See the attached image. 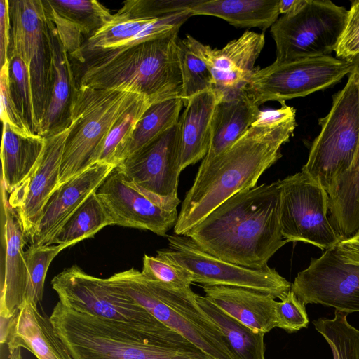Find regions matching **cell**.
<instances>
[{
	"mask_svg": "<svg viewBox=\"0 0 359 359\" xmlns=\"http://www.w3.org/2000/svg\"><path fill=\"white\" fill-rule=\"evenodd\" d=\"M295 109L285 103L262 111L258 119L226 150L201 162L181 205L176 235L184 236L212 210L236 194L251 189L282 156L297 126Z\"/></svg>",
	"mask_w": 359,
	"mask_h": 359,
	"instance_id": "1",
	"label": "cell"
},
{
	"mask_svg": "<svg viewBox=\"0 0 359 359\" xmlns=\"http://www.w3.org/2000/svg\"><path fill=\"white\" fill-rule=\"evenodd\" d=\"M302 170L326 191L330 221L341 239L359 230V97L353 76L332 97Z\"/></svg>",
	"mask_w": 359,
	"mask_h": 359,
	"instance_id": "2",
	"label": "cell"
},
{
	"mask_svg": "<svg viewBox=\"0 0 359 359\" xmlns=\"http://www.w3.org/2000/svg\"><path fill=\"white\" fill-rule=\"evenodd\" d=\"M280 201L278 182L255 186L224 201L184 236L222 260L265 268L288 243L281 232Z\"/></svg>",
	"mask_w": 359,
	"mask_h": 359,
	"instance_id": "3",
	"label": "cell"
},
{
	"mask_svg": "<svg viewBox=\"0 0 359 359\" xmlns=\"http://www.w3.org/2000/svg\"><path fill=\"white\" fill-rule=\"evenodd\" d=\"M50 319L73 359H213L164 325L151 327L82 313L58 302Z\"/></svg>",
	"mask_w": 359,
	"mask_h": 359,
	"instance_id": "4",
	"label": "cell"
},
{
	"mask_svg": "<svg viewBox=\"0 0 359 359\" xmlns=\"http://www.w3.org/2000/svg\"><path fill=\"white\" fill-rule=\"evenodd\" d=\"M178 32L130 46L82 52L74 72L76 85L128 91L153 104L181 98Z\"/></svg>",
	"mask_w": 359,
	"mask_h": 359,
	"instance_id": "5",
	"label": "cell"
},
{
	"mask_svg": "<svg viewBox=\"0 0 359 359\" xmlns=\"http://www.w3.org/2000/svg\"><path fill=\"white\" fill-rule=\"evenodd\" d=\"M142 95L76 85L72 95L59 186L98 163L106 138Z\"/></svg>",
	"mask_w": 359,
	"mask_h": 359,
	"instance_id": "6",
	"label": "cell"
},
{
	"mask_svg": "<svg viewBox=\"0 0 359 359\" xmlns=\"http://www.w3.org/2000/svg\"><path fill=\"white\" fill-rule=\"evenodd\" d=\"M348 11L328 0H304L271 27L278 62L330 55L344 27Z\"/></svg>",
	"mask_w": 359,
	"mask_h": 359,
	"instance_id": "7",
	"label": "cell"
},
{
	"mask_svg": "<svg viewBox=\"0 0 359 359\" xmlns=\"http://www.w3.org/2000/svg\"><path fill=\"white\" fill-rule=\"evenodd\" d=\"M353 69L352 60L331 55L278 62L255 69L243 90L257 106L269 101L281 104L306 97L339 83Z\"/></svg>",
	"mask_w": 359,
	"mask_h": 359,
	"instance_id": "8",
	"label": "cell"
},
{
	"mask_svg": "<svg viewBox=\"0 0 359 359\" xmlns=\"http://www.w3.org/2000/svg\"><path fill=\"white\" fill-rule=\"evenodd\" d=\"M8 4V59L18 57L28 67L40 128L50 102L53 81L47 11L42 0H12Z\"/></svg>",
	"mask_w": 359,
	"mask_h": 359,
	"instance_id": "9",
	"label": "cell"
},
{
	"mask_svg": "<svg viewBox=\"0 0 359 359\" xmlns=\"http://www.w3.org/2000/svg\"><path fill=\"white\" fill-rule=\"evenodd\" d=\"M278 182L283 238L324 250L334 248L341 238L330 221L329 197L324 188L304 170Z\"/></svg>",
	"mask_w": 359,
	"mask_h": 359,
	"instance_id": "10",
	"label": "cell"
},
{
	"mask_svg": "<svg viewBox=\"0 0 359 359\" xmlns=\"http://www.w3.org/2000/svg\"><path fill=\"white\" fill-rule=\"evenodd\" d=\"M165 236L169 248L158 250L157 255L188 270L194 283L243 287L279 299L291 290L292 283L269 266L260 269L241 266L206 252L186 236Z\"/></svg>",
	"mask_w": 359,
	"mask_h": 359,
	"instance_id": "11",
	"label": "cell"
},
{
	"mask_svg": "<svg viewBox=\"0 0 359 359\" xmlns=\"http://www.w3.org/2000/svg\"><path fill=\"white\" fill-rule=\"evenodd\" d=\"M51 285L59 302L77 312L140 325H165L108 278L89 275L76 265L54 276Z\"/></svg>",
	"mask_w": 359,
	"mask_h": 359,
	"instance_id": "12",
	"label": "cell"
},
{
	"mask_svg": "<svg viewBox=\"0 0 359 359\" xmlns=\"http://www.w3.org/2000/svg\"><path fill=\"white\" fill-rule=\"evenodd\" d=\"M169 0L126 1L111 19L82 43L81 52L130 46L179 31L189 10L169 15Z\"/></svg>",
	"mask_w": 359,
	"mask_h": 359,
	"instance_id": "13",
	"label": "cell"
},
{
	"mask_svg": "<svg viewBox=\"0 0 359 359\" xmlns=\"http://www.w3.org/2000/svg\"><path fill=\"white\" fill-rule=\"evenodd\" d=\"M113 225L150 231L165 236L175 227L180 199L143 190L115 167L96 191Z\"/></svg>",
	"mask_w": 359,
	"mask_h": 359,
	"instance_id": "14",
	"label": "cell"
},
{
	"mask_svg": "<svg viewBox=\"0 0 359 359\" xmlns=\"http://www.w3.org/2000/svg\"><path fill=\"white\" fill-rule=\"evenodd\" d=\"M291 290L305 306L318 304L348 314L359 312V266L344 262L334 248L325 250L298 273Z\"/></svg>",
	"mask_w": 359,
	"mask_h": 359,
	"instance_id": "15",
	"label": "cell"
},
{
	"mask_svg": "<svg viewBox=\"0 0 359 359\" xmlns=\"http://www.w3.org/2000/svg\"><path fill=\"white\" fill-rule=\"evenodd\" d=\"M116 167L144 191L163 198H179L182 171L179 123Z\"/></svg>",
	"mask_w": 359,
	"mask_h": 359,
	"instance_id": "16",
	"label": "cell"
},
{
	"mask_svg": "<svg viewBox=\"0 0 359 359\" xmlns=\"http://www.w3.org/2000/svg\"><path fill=\"white\" fill-rule=\"evenodd\" d=\"M68 127L46 137L43 154L27 180L8 195L10 205L18 213L29 241L43 209L59 187L62 157Z\"/></svg>",
	"mask_w": 359,
	"mask_h": 359,
	"instance_id": "17",
	"label": "cell"
},
{
	"mask_svg": "<svg viewBox=\"0 0 359 359\" xmlns=\"http://www.w3.org/2000/svg\"><path fill=\"white\" fill-rule=\"evenodd\" d=\"M184 41L208 66L213 78L214 89L225 93L242 90L247 84L265 44V35L247 30L221 49L212 48L189 34Z\"/></svg>",
	"mask_w": 359,
	"mask_h": 359,
	"instance_id": "18",
	"label": "cell"
},
{
	"mask_svg": "<svg viewBox=\"0 0 359 359\" xmlns=\"http://www.w3.org/2000/svg\"><path fill=\"white\" fill-rule=\"evenodd\" d=\"M109 281L130 297L158 321L180 334L213 359H234L212 340L192 325L155 291L142 271L131 268L114 273Z\"/></svg>",
	"mask_w": 359,
	"mask_h": 359,
	"instance_id": "19",
	"label": "cell"
},
{
	"mask_svg": "<svg viewBox=\"0 0 359 359\" xmlns=\"http://www.w3.org/2000/svg\"><path fill=\"white\" fill-rule=\"evenodd\" d=\"M1 198L4 265L0 316L10 318L25 302L28 272L24 247L28 238L18 213L9 204L8 193L1 184Z\"/></svg>",
	"mask_w": 359,
	"mask_h": 359,
	"instance_id": "20",
	"label": "cell"
},
{
	"mask_svg": "<svg viewBox=\"0 0 359 359\" xmlns=\"http://www.w3.org/2000/svg\"><path fill=\"white\" fill-rule=\"evenodd\" d=\"M116 166L97 163L81 174L60 184L44 207L31 245H50L74 212L106 179Z\"/></svg>",
	"mask_w": 359,
	"mask_h": 359,
	"instance_id": "21",
	"label": "cell"
},
{
	"mask_svg": "<svg viewBox=\"0 0 359 359\" xmlns=\"http://www.w3.org/2000/svg\"><path fill=\"white\" fill-rule=\"evenodd\" d=\"M5 344L10 353L24 348L37 359H73L55 332L50 317L27 301L11 318Z\"/></svg>",
	"mask_w": 359,
	"mask_h": 359,
	"instance_id": "22",
	"label": "cell"
},
{
	"mask_svg": "<svg viewBox=\"0 0 359 359\" xmlns=\"http://www.w3.org/2000/svg\"><path fill=\"white\" fill-rule=\"evenodd\" d=\"M201 287L208 301L250 329L266 334L276 327L273 295L239 287Z\"/></svg>",
	"mask_w": 359,
	"mask_h": 359,
	"instance_id": "23",
	"label": "cell"
},
{
	"mask_svg": "<svg viewBox=\"0 0 359 359\" xmlns=\"http://www.w3.org/2000/svg\"><path fill=\"white\" fill-rule=\"evenodd\" d=\"M48 31L51 49L53 81L50 102L38 133L43 137L67 128L72 95L76 86L68 53L48 15Z\"/></svg>",
	"mask_w": 359,
	"mask_h": 359,
	"instance_id": "24",
	"label": "cell"
},
{
	"mask_svg": "<svg viewBox=\"0 0 359 359\" xmlns=\"http://www.w3.org/2000/svg\"><path fill=\"white\" fill-rule=\"evenodd\" d=\"M218 93L211 142L202 162L209 161L226 150L258 119L262 112L243 89Z\"/></svg>",
	"mask_w": 359,
	"mask_h": 359,
	"instance_id": "25",
	"label": "cell"
},
{
	"mask_svg": "<svg viewBox=\"0 0 359 359\" xmlns=\"http://www.w3.org/2000/svg\"><path fill=\"white\" fill-rule=\"evenodd\" d=\"M219 99V93L212 89L192 97L184 106L178 121L182 170L203 159L208 154L214 111Z\"/></svg>",
	"mask_w": 359,
	"mask_h": 359,
	"instance_id": "26",
	"label": "cell"
},
{
	"mask_svg": "<svg viewBox=\"0 0 359 359\" xmlns=\"http://www.w3.org/2000/svg\"><path fill=\"white\" fill-rule=\"evenodd\" d=\"M45 144V137L39 135H20L8 123H3L1 184L8 194L22 184L34 170L43 154Z\"/></svg>",
	"mask_w": 359,
	"mask_h": 359,
	"instance_id": "27",
	"label": "cell"
},
{
	"mask_svg": "<svg viewBox=\"0 0 359 359\" xmlns=\"http://www.w3.org/2000/svg\"><path fill=\"white\" fill-rule=\"evenodd\" d=\"M279 0H196L191 16H215L238 28H271L278 19Z\"/></svg>",
	"mask_w": 359,
	"mask_h": 359,
	"instance_id": "28",
	"label": "cell"
},
{
	"mask_svg": "<svg viewBox=\"0 0 359 359\" xmlns=\"http://www.w3.org/2000/svg\"><path fill=\"white\" fill-rule=\"evenodd\" d=\"M194 298L201 309L224 334L235 359H266L264 333L241 323L205 297L195 293Z\"/></svg>",
	"mask_w": 359,
	"mask_h": 359,
	"instance_id": "29",
	"label": "cell"
},
{
	"mask_svg": "<svg viewBox=\"0 0 359 359\" xmlns=\"http://www.w3.org/2000/svg\"><path fill=\"white\" fill-rule=\"evenodd\" d=\"M182 107L184 103L180 97L152 104L137 123L123 153V161L176 125Z\"/></svg>",
	"mask_w": 359,
	"mask_h": 359,
	"instance_id": "30",
	"label": "cell"
},
{
	"mask_svg": "<svg viewBox=\"0 0 359 359\" xmlns=\"http://www.w3.org/2000/svg\"><path fill=\"white\" fill-rule=\"evenodd\" d=\"M112 221L96 192L93 193L59 231L50 245L67 248L93 237Z\"/></svg>",
	"mask_w": 359,
	"mask_h": 359,
	"instance_id": "31",
	"label": "cell"
},
{
	"mask_svg": "<svg viewBox=\"0 0 359 359\" xmlns=\"http://www.w3.org/2000/svg\"><path fill=\"white\" fill-rule=\"evenodd\" d=\"M348 315L335 310L333 318L322 317L313 321L329 344L333 359H359V330L348 322Z\"/></svg>",
	"mask_w": 359,
	"mask_h": 359,
	"instance_id": "32",
	"label": "cell"
},
{
	"mask_svg": "<svg viewBox=\"0 0 359 359\" xmlns=\"http://www.w3.org/2000/svg\"><path fill=\"white\" fill-rule=\"evenodd\" d=\"M153 103L141 96L117 121L104 142L98 163L117 166L133 135L137 123Z\"/></svg>",
	"mask_w": 359,
	"mask_h": 359,
	"instance_id": "33",
	"label": "cell"
},
{
	"mask_svg": "<svg viewBox=\"0 0 359 359\" xmlns=\"http://www.w3.org/2000/svg\"><path fill=\"white\" fill-rule=\"evenodd\" d=\"M182 81L181 99L184 107L192 97L215 88L212 74L205 63L194 54L185 41H177Z\"/></svg>",
	"mask_w": 359,
	"mask_h": 359,
	"instance_id": "34",
	"label": "cell"
},
{
	"mask_svg": "<svg viewBox=\"0 0 359 359\" xmlns=\"http://www.w3.org/2000/svg\"><path fill=\"white\" fill-rule=\"evenodd\" d=\"M62 17L77 24L86 37L99 29L112 14L96 0H48Z\"/></svg>",
	"mask_w": 359,
	"mask_h": 359,
	"instance_id": "35",
	"label": "cell"
},
{
	"mask_svg": "<svg viewBox=\"0 0 359 359\" xmlns=\"http://www.w3.org/2000/svg\"><path fill=\"white\" fill-rule=\"evenodd\" d=\"M9 88L13 100L32 131L38 135L39 123L27 66L18 57L8 58Z\"/></svg>",
	"mask_w": 359,
	"mask_h": 359,
	"instance_id": "36",
	"label": "cell"
},
{
	"mask_svg": "<svg viewBox=\"0 0 359 359\" xmlns=\"http://www.w3.org/2000/svg\"><path fill=\"white\" fill-rule=\"evenodd\" d=\"M66 248V245L56 244L30 245L25 250L28 278L25 301L36 306L41 302L48 267L53 259Z\"/></svg>",
	"mask_w": 359,
	"mask_h": 359,
	"instance_id": "37",
	"label": "cell"
},
{
	"mask_svg": "<svg viewBox=\"0 0 359 359\" xmlns=\"http://www.w3.org/2000/svg\"><path fill=\"white\" fill-rule=\"evenodd\" d=\"M141 271L148 278L170 289H186L194 283L188 270L158 255H144Z\"/></svg>",
	"mask_w": 359,
	"mask_h": 359,
	"instance_id": "38",
	"label": "cell"
},
{
	"mask_svg": "<svg viewBox=\"0 0 359 359\" xmlns=\"http://www.w3.org/2000/svg\"><path fill=\"white\" fill-rule=\"evenodd\" d=\"M274 317L276 327L289 333L306 328L309 323L305 305L291 290L279 302H276Z\"/></svg>",
	"mask_w": 359,
	"mask_h": 359,
	"instance_id": "39",
	"label": "cell"
},
{
	"mask_svg": "<svg viewBox=\"0 0 359 359\" xmlns=\"http://www.w3.org/2000/svg\"><path fill=\"white\" fill-rule=\"evenodd\" d=\"M1 119L17 133L25 136L34 134L18 111L11 95L9 88L8 62L1 68Z\"/></svg>",
	"mask_w": 359,
	"mask_h": 359,
	"instance_id": "40",
	"label": "cell"
},
{
	"mask_svg": "<svg viewBox=\"0 0 359 359\" xmlns=\"http://www.w3.org/2000/svg\"><path fill=\"white\" fill-rule=\"evenodd\" d=\"M334 52L336 57L342 60H352L359 55V0L351 2Z\"/></svg>",
	"mask_w": 359,
	"mask_h": 359,
	"instance_id": "41",
	"label": "cell"
},
{
	"mask_svg": "<svg viewBox=\"0 0 359 359\" xmlns=\"http://www.w3.org/2000/svg\"><path fill=\"white\" fill-rule=\"evenodd\" d=\"M48 18L55 25L57 35L68 54L79 62L81 57V36L83 30L77 24L60 15L48 4L43 1Z\"/></svg>",
	"mask_w": 359,
	"mask_h": 359,
	"instance_id": "42",
	"label": "cell"
},
{
	"mask_svg": "<svg viewBox=\"0 0 359 359\" xmlns=\"http://www.w3.org/2000/svg\"><path fill=\"white\" fill-rule=\"evenodd\" d=\"M10 43V13L8 0L0 1V67L8 62Z\"/></svg>",
	"mask_w": 359,
	"mask_h": 359,
	"instance_id": "43",
	"label": "cell"
},
{
	"mask_svg": "<svg viewBox=\"0 0 359 359\" xmlns=\"http://www.w3.org/2000/svg\"><path fill=\"white\" fill-rule=\"evenodd\" d=\"M334 250L344 262L359 266V230L351 236L340 240Z\"/></svg>",
	"mask_w": 359,
	"mask_h": 359,
	"instance_id": "44",
	"label": "cell"
},
{
	"mask_svg": "<svg viewBox=\"0 0 359 359\" xmlns=\"http://www.w3.org/2000/svg\"><path fill=\"white\" fill-rule=\"evenodd\" d=\"M304 2V0H279L278 8L280 14L285 15L297 10Z\"/></svg>",
	"mask_w": 359,
	"mask_h": 359,
	"instance_id": "45",
	"label": "cell"
},
{
	"mask_svg": "<svg viewBox=\"0 0 359 359\" xmlns=\"http://www.w3.org/2000/svg\"><path fill=\"white\" fill-rule=\"evenodd\" d=\"M353 69L351 74L353 76L358 88V97H359V55L353 58ZM358 161L359 163V148L358 153Z\"/></svg>",
	"mask_w": 359,
	"mask_h": 359,
	"instance_id": "46",
	"label": "cell"
},
{
	"mask_svg": "<svg viewBox=\"0 0 359 359\" xmlns=\"http://www.w3.org/2000/svg\"><path fill=\"white\" fill-rule=\"evenodd\" d=\"M8 359H22L21 348H18L11 353Z\"/></svg>",
	"mask_w": 359,
	"mask_h": 359,
	"instance_id": "47",
	"label": "cell"
}]
</instances>
